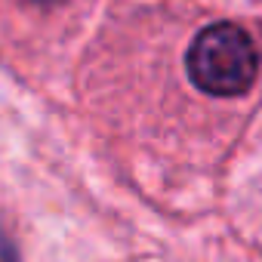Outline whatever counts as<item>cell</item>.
Returning <instances> with one entry per match:
<instances>
[{"label": "cell", "mask_w": 262, "mask_h": 262, "mask_svg": "<svg viewBox=\"0 0 262 262\" xmlns=\"http://www.w3.org/2000/svg\"><path fill=\"white\" fill-rule=\"evenodd\" d=\"M185 68L198 90L210 96H241L259 74V50L241 25L216 22L191 40Z\"/></svg>", "instance_id": "obj_1"}]
</instances>
